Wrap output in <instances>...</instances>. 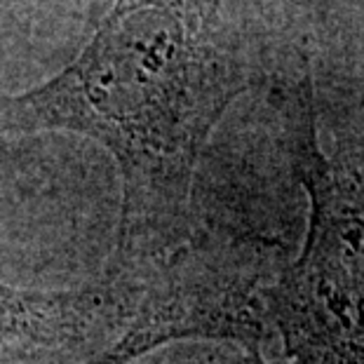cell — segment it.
Listing matches in <instances>:
<instances>
[{
  "label": "cell",
  "instance_id": "3",
  "mask_svg": "<svg viewBox=\"0 0 364 364\" xmlns=\"http://www.w3.org/2000/svg\"><path fill=\"white\" fill-rule=\"evenodd\" d=\"M149 299L141 273L115 270L82 289L38 291L0 280V364H82L118 341Z\"/></svg>",
  "mask_w": 364,
  "mask_h": 364
},
{
  "label": "cell",
  "instance_id": "1",
  "mask_svg": "<svg viewBox=\"0 0 364 364\" xmlns=\"http://www.w3.org/2000/svg\"><path fill=\"white\" fill-rule=\"evenodd\" d=\"M221 0H115L71 66L7 99V132L66 129L111 151L122 176L115 270L141 273L179 242L207 136L250 87Z\"/></svg>",
  "mask_w": 364,
  "mask_h": 364
},
{
  "label": "cell",
  "instance_id": "2",
  "mask_svg": "<svg viewBox=\"0 0 364 364\" xmlns=\"http://www.w3.org/2000/svg\"><path fill=\"white\" fill-rule=\"evenodd\" d=\"M287 134L311 214L301 257L261 294L263 322L296 364H364V118L327 156L306 73L287 97Z\"/></svg>",
  "mask_w": 364,
  "mask_h": 364
},
{
  "label": "cell",
  "instance_id": "5",
  "mask_svg": "<svg viewBox=\"0 0 364 364\" xmlns=\"http://www.w3.org/2000/svg\"><path fill=\"white\" fill-rule=\"evenodd\" d=\"M252 364H261V362H252Z\"/></svg>",
  "mask_w": 364,
  "mask_h": 364
},
{
  "label": "cell",
  "instance_id": "4",
  "mask_svg": "<svg viewBox=\"0 0 364 364\" xmlns=\"http://www.w3.org/2000/svg\"><path fill=\"white\" fill-rule=\"evenodd\" d=\"M263 336L254 280L233 263L191 261L165 270L118 341L82 364H129L176 338H230L254 348Z\"/></svg>",
  "mask_w": 364,
  "mask_h": 364
}]
</instances>
